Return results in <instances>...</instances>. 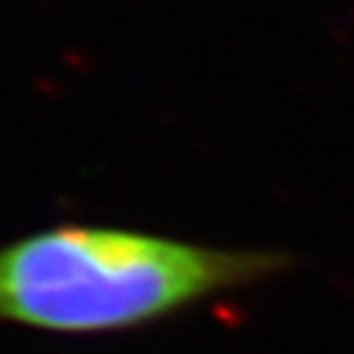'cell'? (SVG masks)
Here are the masks:
<instances>
[{"mask_svg": "<svg viewBox=\"0 0 354 354\" xmlns=\"http://www.w3.org/2000/svg\"><path fill=\"white\" fill-rule=\"evenodd\" d=\"M296 268L279 248L209 245L115 223H53L0 243V324L106 337L179 318Z\"/></svg>", "mask_w": 354, "mask_h": 354, "instance_id": "1", "label": "cell"}]
</instances>
